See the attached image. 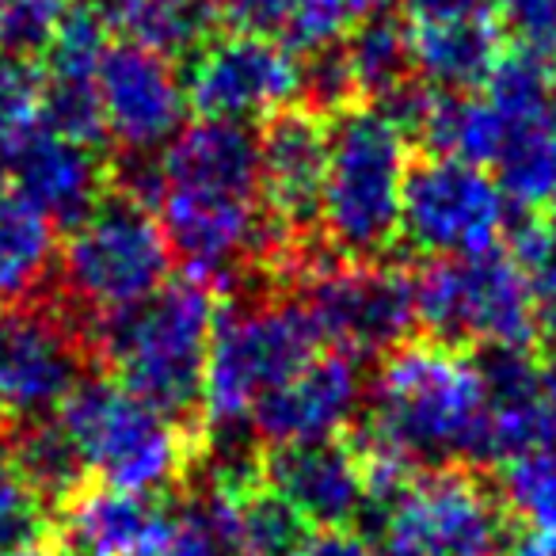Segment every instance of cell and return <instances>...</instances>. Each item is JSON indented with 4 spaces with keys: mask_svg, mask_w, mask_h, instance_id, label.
Returning a JSON list of instances; mask_svg holds the SVG:
<instances>
[{
    "mask_svg": "<svg viewBox=\"0 0 556 556\" xmlns=\"http://www.w3.org/2000/svg\"><path fill=\"white\" fill-rule=\"evenodd\" d=\"M351 442L358 454L412 469L488 465V393L477 358L431 340L381 355Z\"/></svg>",
    "mask_w": 556,
    "mask_h": 556,
    "instance_id": "6da1fadb",
    "label": "cell"
},
{
    "mask_svg": "<svg viewBox=\"0 0 556 556\" xmlns=\"http://www.w3.org/2000/svg\"><path fill=\"white\" fill-rule=\"evenodd\" d=\"M217 320L214 287L202 278H168L130 309L96 317L85 340L111 378L176 424L199 431L202 374Z\"/></svg>",
    "mask_w": 556,
    "mask_h": 556,
    "instance_id": "7a4b0ae2",
    "label": "cell"
},
{
    "mask_svg": "<svg viewBox=\"0 0 556 556\" xmlns=\"http://www.w3.org/2000/svg\"><path fill=\"white\" fill-rule=\"evenodd\" d=\"M408 141L374 103L328 118L320 225L343 260H386L401 240Z\"/></svg>",
    "mask_w": 556,
    "mask_h": 556,
    "instance_id": "3957f363",
    "label": "cell"
},
{
    "mask_svg": "<svg viewBox=\"0 0 556 556\" xmlns=\"http://www.w3.org/2000/svg\"><path fill=\"white\" fill-rule=\"evenodd\" d=\"M58 419L73 434L92 484L164 495L184 484L199 431L156 412L115 378H80Z\"/></svg>",
    "mask_w": 556,
    "mask_h": 556,
    "instance_id": "277c9868",
    "label": "cell"
},
{
    "mask_svg": "<svg viewBox=\"0 0 556 556\" xmlns=\"http://www.w3.org/2000/svg\"><path fill=\"white\" fill-rule=\"evenodd\" d=\"M325 348L298 298H237L217 305L202 374L199 431L248 427L263 393Z\"/></svg>",
    "mask_w": 556,
    "mask_h": 556,
    "instance_id": "5b68a950",
    "label": "cell"
},
{
    "mask_svg": "<svg viewBox=\"0 0 556 556\" xmlns=\"http://www.w3.org/2000/svg\"><path fill=\"white\" fill-rule=\"evenodd\" d=\"M172 275V252L156 214L123 191H108L58 248L62 294L80 325L130 309L161 290Z\"/></svg>",
    "mask_w": 556,
    "mask_h": 556,
    "instance_id": "8992f818",
    "label": "cell"
},
{
    "mask_svg": "<svg viewBox=\"0 0 556 556\" xmlns=\"http://www.w3.org/2000/svg\"><path fill=\"white\" fill-rule=\"evenodd\" d=\"M424 340L442 348H533V294L500 244L477 255H439L412 275Z\"/></svg>",
    "mask_w": 556,
    "mask_h": 556,
    "instance_id": "52a82bcc",
    "label": "cell"
},
{
    "mask_svg": "<svg viewBox=\"0 0 556 556\" xmlns=\"http://www.w3.org/2000/svg\"><path fill=\"white\" fill-rule=\"evenodd\" d=\"M370 530L408 556H507L518 522L477 469L439 465L412 472Z\"/></svg>",
    "mask_w": 556,
    "mask_h": 556,
    "instance_id": "ba28073f",
    "label": "cell"
},
{
    "mask_svg": "<svg viewBox=\"0 0 556 556\" xmlns=\"http://www.w3.org/2000/svg\"><path fill=\"white\" fill-rule=\"evenodd\" d=\"M290 275L298 278V302L309 313L320 343L355 358L389 355L408 343L416 328L412 275L386 260H343L305 255Z\"/></svg>",
    "mask_w": 556,
    "mask_h": 556,
    "instance_id": "9c48e42d",
    "label": "cell"
},
{
    "mask_svg": "<svg viewBox=\"0 0 556 556\" xmlns=\"http://www.w3.org/2000/svg\"><path fill=\"white\" fill-rule=\"evenodd\" d=\"M510 225L507 194L480 164L424 153L404 172L401 240L431 255H477L503 240Z\"/></svg>",
    "mask_w": 556,
    "mask_h": 556,
    "instance_id": "30bf717a",
    "label": "cell"
},
{
    "mask_svg": "<svg viewBox=\"0 0 556 556\" xmlns=\"http://www.w3.org/2000/svg\"><path fill=\"white\" fill-rule=\"evenodd\" d=\"M187 108L214 123L260 126L302 96V58L287 42L252 31L210 35L184 73Z\"/></svg>",
    "mask_w": 556,
    "mask_h": 556,
    "instance_id": "8fae6325",
    "label": "cell"
},
{
    "mask_svg": "<svg viewBox=\"0 0 556 556\" xmlns=\"http://www.w3.org/2000/svg\"><path fill=\"white\" fill-rule=\"evenodd\" d=\"M85 325L58 305L24 302L0 313V419L54 416L85 378Z\"/></svg>",
    "mask_w": 556,
    "mask_h": 556,
    "instance_id": "7c38bea8",
    "label": "cell"
},
{
    "mask_svg": "<svg viewBox=\"0 0 556 556\" xmlns=\"http://www.w3.org/2000/svg\"><path fill=\"white\" fill-rule=\"evenodd\" d=\"M96 88H100L103 130L123 153H156L184 126V73L156 50L130 39L111 42L96 70Z\"/></svg>",
    "mask_w": 556,
    "mask_h": 556,
    "instance_id": "4fadbf2b",
    "label": "cell"
},
{
    "mask_svg": "<svg viewBox=\"0 0 556 556\" xmlns=\"http://www.w3.org/2000/svg\"><path fill=\"white\" fill-rule=\"evenodd\" d=\"M366 404L363 358L348 351L320 348L287 381H278L248 416L260 446H287V442L340 439L358 424Z\"/></svg>",
    "mask_w": 556,
    "mask_h": 556,
    "instance_id": "5bb4252c",
    "label": "cell"
},
{
    "mask_svg": "<svg viewBox=\"0 0 556 556\" xmlns=\"http://www.w3.org/2000/svg\"><path fill=\"white\" fill-rule=\"evenodd\" d=\"M263 484L290 503L309 530L358 526L366 518V465L351 439L287 442L263 450Z\"/></svg>",
    "mask_w": 556,
    "mask_h": 556,
    "instance_id": "9a60e30c",
    "label": "cell"
},
{
    "mask_svg": "<svg viewBox=\"0 0 556 556\" xmlns=\"http://www.w3.org/2000/svg\"><path fill=\"white\" fill-rule=\"evenodd\" d=\"M260 194L267 217L290 240H305L320 225V187L328 164V123L309 108H287L263 123Z\"/></svg>",
    "mask_w": 556,
    "mask_h": 556,
    "instance_id": "2e32d148",
    "label": "cell"
},
{
    "mask_svg": "<svg viewBox=\"0 0 556 556\" xmlns=\"http://www.w3.org/2000/svg\"><path fill=\"white\" fill-rule=\"evenodd\" d=\"M4 176L20 194L35 202L58 229L77 225L108 194L111 168L100 149L80 146L54 130H35L27 141L4 153Z\"/></svg>",
    "mask_w": 556,
    "mask_h": 556,
    "instance_id": "e0dca14e",
    "label": "cell"
},
{
    "mask_svg": "<svg viewBox=\"0 0 556 556\" xmlns=\"http://www.w3.org/2000/svg\"><path fill=\"white\" fill-rule=\"evenodd\" d=\"M168 522L161 495L85 484L54 510V541L65 556H141Z\"/></svg>",
    "mask_w": 556,
    "mask_h": 556,
    "instance_id": "ac0fdd59",
    "label": "cell"
},
{
    "mask_svg": "<svg viewBox=\"0 0 556 556\" xmlns=\"http://www.w3.org/2000/svg\"><path fill=\"white\" fill-rule=\"evenodd\" d=\"M408 39L416 77L439 92H480L507 50L500 20L408 24Z\"/></svg>",
    "mask_w": 556,
    "mask_h": 556,
    "instance_id": "d6986e66",
    "label": "cell"
},
{
    "mask_svg": "<svg viewBox=\"0 0 556 556\" xmlns=\"http://www.w3.org/2000/svg\"><path fill=\"white\" fill-rule=\"evenodd\" d=\"M54 267L58 225L0 172V302H39Z\"/></svg>",
    "mask_w": 556,
    "mask_h": 556,
    "instance_id": "ffe728a7",
    "label": "cell"
},
{
    "mask_svg": "<svg viewBox=\"0 0 556 556\" xmlns=\"http://www.w3.org/2000/svg\"><path fill=\"white\" fill-rule=\"evenodd\" d=\"M4 439H9V454L20 480L47 503L50 515L65 507L85 484H92L85 457H80L73 434L65 431V424L58 419V412L12 424V434H4Z\"/></svg>",
    "mask_w": 556,
    "mask_h": 556,
    "instance_id": "44dd1931",
    "label": "cell"
},
{
    "mask_svg": "<svg viewBox=\"0 0 556 556\" xmlns=\"http://www.w3.org/2000/svg\"><path fill=\"white\" fill-rule=\"evenodd\" d=\"M214 24L217 16L210 0H123L108 20L111 31L172 62L191 58L214 35Z\"/></svg>",
    "mask_w": 556,
    "mask_h": 556,
    "instance_id": "7402d4cb",
    "label": "cell"
},
{
    "mask_svg": "<svg viewBox=\"0 0 556 556\" xmlns=\"http://www.w3.org/2000/svg\"><path fill=\"white\" fill-rule=\"evenodd\" d=\"M495 184L507 202L522 210H548L556 199V115H538L507 126L500 156H495Z\"/></svg>",
    "mask_w": 556,
    "mask_h": 556,
    "instance_id": "603a6c76",
    "label": "cell"
},
{
    "mask_svg": "<svg viewBox=\"0 0 556 556\" xmlns=\"http://www.w3.org/2000/svg\"><path fill=\"white\" fill-rule=\"evenodd\" d=\"M343 58L355 77L358 100H381V96L396 92L401 85L416 80V65H412V39H408V20L381 12L363 24H355L340 39Z\"/></svg>",
    "mask_w": 556,
    "mask_h": 556,
    "instance_id": "cb8c5ba5",
    "label": "cell"
},
{
    "mask_svg": "<svg viewBox=\"0 0 556 556\" xmlns=\"http://www.w3.org/2000/svg\"><path fill=\"white\" fill-rule=\"evenodd\" d=\"M495 492L518 530H556V442L495 462Z\"/></svg>",
    "mask_w": 556,
    "mask_h": 556,
    "instance_id": "d4e9b609",
    "label": "cell"
},
{
    "mask_svg": "<svg viewBox=\"0 0 556 556\" xmlns=\"http://www.w3.org/2000/svg\"><path fill=\"white\" fill-rule=\"evenodd\" d=\"M309 522L267 484H255L232 507V553L237 556H298Z\"/></svg>",
    "mask_w": 556,
    "mask_h": 556,
    "instance_id": "484cf974",
    "label": "cell"
},
{
    "mask_svg": "<svg viewBox=\"0 0 556 556\" xmlns=\"http://www.w3.org/2000/svg\"><path fill=\"white\" fill-rule=\"evenodd\" d=\"M42 130V65L0 50V156Z\"/></svg>",
    "mask_w": 556,
    "mask_h": 556,
    "instance_id": "4316f807",
    "label": "cell"
},
{
    "mask_svg": "<svg viewBox=\"0 0 556 556\" xmlns=\"http://www.w3.org/2000/svg\"><path fill=\"white\" fill-rule=\"evenodd\" d=\"M393 4L396 0H305L287 47L298 50V54H305L313 47H325V42L343 39L363 20L393 12Z\"/></svg>",
    "mask_w": 556,
    "mask_h": 556,
    "instance_id": "83f0119b",
    "label": "cell"
},
{
    "mask_svg": "<svg viewBox=\"0 0 556 556\" xmlns=\"http://www.w3.org/2000/svg\"><path fill=\"white\" fill-rule=\"evenodd\" d=\"M65 9H70L65 0H9L0 9V50L20 58H42Z\"/></svg>",
    "mask_w": 556,
    "mask_h": 556,
    "instance_id": "f1b7e54d",
    "label": "cell"
},
{
    "mask_svg": "<svg viewBox=\"0 0 556 556\" xmlns=\"http://www.w3.org/2000/svg\"><path fill=\"white\" fill-rule=\"evenodd\" d=\"M210 4L229 31L270 35V39L287 42L305 0H210Z\"/></svg>",
    "mask_w": 556,
    "mask_h": 556,
    "instance_id": "f546056e",
    "label": "cell"
},
{
    "mask_svg": "<svg viewBox=\"0 0 556 556\" xmlns=\"http://www.w3.org/2000/svg\"><path fill=\"white\" fill-rule=\"evenodd\" d=\"M500 24H507L518 47L556 54V0H500Z\"/></svg>",
    "mask_w": 556,
    "mask_h": 556,
    "instance_id": "4dcf8cb0",
    "label": "cell"
},
{
    "mask_svg": "<svg viewBox=\"0 0 556 556\" xmlns=\"http://www.w3.org/2000/svg\"><path fill=\"white\" fill-rule=\"evenodd\" d=\"M408 24H450V20H500V0H404Z\"/></svg>",
    "mask_w": 556,
    "mask_h": 556,
    "instance_id": "1f68e13d",
    "label": "cell"
},
{
    "mask_svg": "<svg viewBox=\"0 0 556 556\" xmlns=\"http://www.w3.org/2000/svg\"><path fill=\"white\" fill-rule=\"evenodd\" d=\"M298 556H378V548L358 526H336V530L309 533Z\"/></svg>",
    "mask_w": 556,
    "mask_h": 556,
    "instance_id": "d6a6232c",
    "label": "cell"
},
{
    "mask_svg": "<svg viewBox=\"0 0 556 556\" xmlns=\"http://www.w3.org/2000/svg\"><path fill=\"white\" fill-rule=\"evenodd\" d=\"M533 348L556 366V287L533 294Z\"/></svg>",
    "mask_w": 556,
    "mask_h": 556,
    "instance_id": "836d02e7",
    "label": "cell"
},
{
    "mask_svg": "<svg viewBox=\"0 0 556 556\" xmlns=\"http://www.w3.org/2000/svg\"><path fill=\"white\" fill-rule=\"evenodd\" d=\"M507 556H556V530H518Z\"/></svg>",
    "mask_w": 556,
    "mask_h": 556,
    "instance_id": "e575fe53",
    "label": "cell"
},
{
    "mask_svg": "<svg viewBox=\"0 0 556 556\" xmlns=\"http://www.w3.org/2000/svg\"><path fill=\"white\" fill-rule=\"evenodd\" d=\"M24 480H20L16 465H12V454H9V439L0 434V500L12 492V488H20Z\"/></svg>",
    "mask_w": 556,
    "mask_h": 556,
    "instance_id": "d590c367",
    "label": "cell"
},
{
    "mask_svg": "<svg viewBox=\"0 0 556 556\" xmlns=\"http://www.w3.org/2000/svg\"><path fill=\"white\" fill-rule=\"evenodd\" d=\"M378 556H408V553H396V548H381Z\"/></svg>",
    "mask_w": 556,
    "mask_h": 556,
    "instance_id": "8d00e7d4",
    "label": "cell"
},
{
    "mask_svg": "<svg viewBox=\"0 0 556 556\" xmlns=\"http://www.w3.org/2000/svg\"><path fill=\"white\" fill-rule=\"evenodd\" d=\"M553 115H556V80H553Z\"/></svg>",
    "mask_w": 556,
    "mask_h": 556,
    "instance_id": "74e56055",
    "label": "cell"
},
{
    "mask_svg": "<svg viewBox=\"0 0 556 556\" xmlns=\"http://www.w3.org/2000/svg\"><path fill=\"white\" fill-rule=\"evenodd\" d=\"M4 4H9V0H0V9H4Z\"/></svg>",
    "mask_w": 556,
    "mask_h": 556,
    "instance_id": "f35d334b",
    "label": "cell"
}]
</instances>
